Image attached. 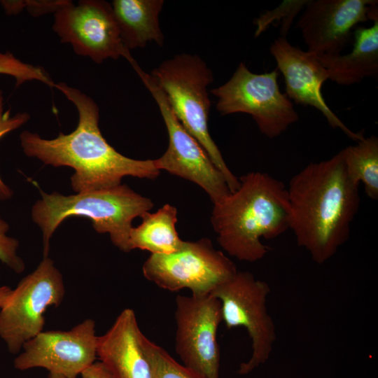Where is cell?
I'll use <instances>...</instances> for the list:
<instances>
[{
	"mask_svg": "<svg viewBox=\"0 0 378 378\" xmlns=\"http://www.w3.org/2000/svg\"><path fill=\"white\" fill-rule=\"evenodd\" d=\"M48 378H66V377L59 374L49 372Z\"/></svg>",
	"mask_w": 378,
	"mask_h": 378,
	"instance_id": "83f0119b",
	"label": "cell"
},
{
	"mask_svg": "<svg viewBox=\"0 0 378 378\" xmlns=\"http://www.w3.org/2000/svg\"><path fill=\"white\" fill-rule=\"evenodd\" d=\"M140 343L150 364L153 378H204L176 362L167 351L151 342L142 332Z\"/></svg>",
	"mask_w": 378,
	"mask_h": 378,
	"instance_id": "44dd1931",
	"label": "cell"
},
{
	"mask_svg": "<svg viewBox=\"0 0 378 378\" xmlns=\"http://www.w3.org/2000/svg\"><path fill=\"white\" fill-rule=\"evenodd\" d=\"M270 285L247 271H237L210 294L219 300L222 321L227 329L244 327L251 341V356L237 373L246 375L270 358L276 340L274 322L268 313Z\"/></svg>",
	"mask_w": 378,
	"mask_h": 378,
	"instance_id": "52a82bcc",
	"label": "cell"
},
{
	"mask_svg": "<svg viewBox=\"0 0 378 378\" xmlns=\"http://www.w3.org/2000/svg\"><path fill=\"white\" fill-rule=\"evenodd\" d=\"M163 4L162 0L113 1V13L128 50L144 48L151 41L163 45L164 36L158 20Z\"/></svg>",
	"mask_w": 378,
	"mask_h": 378,
	"instance_id": "ac0fdd59",
	"label": "cell"
},
{
	"mask_svg": "<svg viewBox=\"0 0 378 378\" xmlns=\"http://www.w3.org/2000/svg\"><path fill=\"white\" fill-rule=\"evenodd\" d=\"M175 350L183 365L204 378H219L217 331L222 322L218 299L209 295L176 298Z\"/></svg>",
	"mask_w": 378,
	"mask_h": 378,
	"instance_id": "7c38bea8",
	"label": "cell"
},
{
	"mask_svg": "<svg viewBox=\"0 0 378 378\" xmlns=\"http://www.w3.org/2000/svg\"><path fill=\"white\" fill-rule=\"evenodd\" d=\"M29 118L30 115L27 113H18L11 116L10 109L4 111L3 92L0 90V139L21 127ZM13 194L12 190L0 177V200H8L12 197Z\"/></svg>",
	"mask_w": 378,
	"mask_h": 378,
	"instance_id": "d4e9b609",
	"label": "cell"
},
{
	"mask_svg": "<svg viewBox=\"0 0 378 378\" xmlns=\"http://www.w3.org/2000/svg\"><path fill=\"white\" fill-rule=\"evenodd\" d=\"M278 76L277 69L255 74L239 63L228 81L211 90L218 98L217 111L221 115L247 113L265 136H279L298 122L299 115L287 95L280 91Z\"/></svg>",
	"mask_w": 378,
	"mask_h": 378,
	"instance_id": "8992f818",
	"label": "cell"
},
{
	"mask_svg": "<svg viewBox=\"0 0 378 378\" xmlns=\"http://www.w3.org/2000/svg\"><path fill=\"white\" fill-rule=\"evenodd\" d=\"M31 209V217L42 231L43 258L48 257L50 238L69 217H85L99 233H108L120 251L129 252L132 220L153 207V202L124 184L72 195L46 193Z\"/></svg>",
	"mask_w": 378,
	"mask_h": 378,
	"instance_id": "277c9868",
	"label": "cell"
},
{
	"mask_svg": "<svg viewBox=\"0 0 378 378\" xmlns=\"http://www.w3.org/2000/svg\"><path fill=\"white\" fill-rule=\"evenodd\" d=\"M378 19L377 1L312 0L300 16L299 29L307 51L317 56L338 55L349 43L353 28Z\"/></svg>",
	"mask_w": 378,
	"mask_h": 378,
	"instance_id": "5bb4252c",
	"label": "cell"
},
{
	"mask_svg": "<svg viewBox=\"0 0 378 378\" xmlns=\"http://www.w3.org/2000/svg\"><path fill=\"white\" fill-rule=\"evenodd\" d=\"M308 1H286L279 7L274 10H268L262 14L256 20L257 29L255 36H258L265 31L269 24L277 19L284 18V23L281 27V31L284 35L288 32L293 19L295 16L304 8Z\"/></svg>",
	"mask_w": 378,
	"mask_h": 378,
	"instance_id": "603a6c76",
	"label": "cell"
},
{
	"mask_svg": "<svg viewBox=\"0 0 378 378\" xmlns=\"http://www.w3.org/2000/svg\"><path fill=\"white\" fill-rule=\"evenodd\" d=\"M277 69L284 78L286 94L298 104L310 106L319 111L332 128L341 130L355 141L364 136L363 132L351 130L328 107L321 93L328 74L318 57L290 44L285 36L274 40L270 48Z\"/></svg>",
	"mask_w": 378,
	"mask_h": 378,
	"instance_id": "9a60e30c",
	"label": "cell"
},
{
	"mask_svg": "<svg viewBox=\"0 0 378 378\" xmlns=\"http://www.w3.org/2000/svg\"><path fill=\"white\" fill-rule=\"evenodd\" d=\"M142 221L131 229L129 237L130 251L139 248L151 254H169L178 251L183 245L176 230L177 209L169 204L155 213L144 214Z\"/></svg>",
	"mask_w": 378,
	"mask_h": 378,
	"instance_id": "d6986e66",
	"label": "cell"
},
{
	"mask_svg": "<svg viewBox=\"0 0 378 378\" xmlns=\"http://www.w3.org/2000/svg\"><path fill=\"white\" fill-rule=\"evenodd\" d=\"M52 29L61 42L96 63L120 56L130 64L135 61L122 41L111 4L105 1L81 0L74 6L64 0L55 11Z\"/></svg>",
	"mask_w": 378,
	"mask_h": 378,
	"instance_id": "8fae6325",
	"label": "cell"
},
{
	"mask_svg": "<svg viewBox=\"0 0 378 378\" xmlns=\"http://www.w3.org/2000/svg\"><path fill=\"white\" fill-rule=\"evenodd\" d=\"M76 107L78 123L70 134L59 133L45 139L27 130L20 135L26 155L36 158L46 164L70 167L73 190L78 192L111 188L121 184L126 176L154 179L160 170L154 160H139L118 153L102 136L99 127V107L94 101L65 83H55Z\"/></svg>",
	"mask_w": 378,
	"mask_h": 378,
	"instance_id": "7a4b0ae2",
	"label": "cell"
},
{
	"mask_svg": "<svg viewBox=\"0 0 378 378\" xmlns=\"http://www.w3.org/2000/svg\"><path fill=\"white\" fill-rule=\"evenodd\" d=\"M354 39L349 53L318 56L328 79L339 85H351L378 74V19L370 27H357Z\"/></svg>",
	"mask_w": 378,
	"mask_h": 378,
	"instance_id": "e0dca14e",
	"label": "cell"
},
{
	"mask_svg": "<svg viewBox=\"0 0 378 378\" xmlns=\"http://www.w3.org/2000/svg\"><path fill=\"white\" fill-rule=\"evenodd\" d=\"M133 68L156 102L169 135L167 150L154 160L157 169L197 184L208 194L213 204L226 197L231 192L225 176L200 143L178 121L155 80L138 64Z\"/></svg>",
	"mask_w": 378,
	"mask_h": 378,
	"instance_id": "30bf717a",
	"label": "cell"
},
{
	"mask_svg": "<svg viewBox=\"0 0 378 378\" xmlns=\"http://www.w3.org/2000/svg\"><path fill=\"white\" fill-rule=\"evenodd\" d=\"M141 333L134 310L126 308L98 336L97 356L114 378H153L140 343Z\"/></svg>",
	"mask_w": 378,
	"mask_h": 378,
	"instance_id": "2e32d148",
	"label": "cell"
},
{
	"mask_svg": "<svg viewBox=\"0 0 378 378\" xmlns=\"http://www.w3.org/2000/svg\"><path fill=\"white\" fill-rule=\"evenodd\" d=\"M345 167L349 177L362 183L368 197L378 199V138L363 137L356 144L342 149Z\"/></svg>",
	"mask_w": 378,
	"mask_h": 378,
	"instance_id": "ffe728a7",
	"label": "cell"
},
{
	"mask_svg": "<svg viewBox=\"0 0 378 378\" xmlns=\"http://www.w3.org/2000/svg\"><path fill=\"white\" fill-rule=\"evenodd\" d=\"M9 230L8 223L0 217V261L17 274L25 269L23 260L18 255L19 241L6 235Z\"/></svg>",
	"mask_w": 378,
	"mask_h": 378,
	"instance_id": "cb8c5ba5",
	"label": "cell"
},
{
	"mask_svg": "<svg viewBox=\"0 0 378 378\" xmlns=\"http://www.w3.org/2000/svg\"><path fill=\"white\" fill-rule=\"evenodd\" d=\"M237 272L234 262L208 238L184 241L172 253L151 254L142 267L144 277L160 288L172 292L188 288L198 296L209 295Z\"/></svg>",
	"mask_w": 378,
	"mask_h": 378,
	"instance_id": "9c48e42d",
	"label": "cell"
},
{
	"mask_svg": "<svg viewBox=\"0 0 378 378\" xmlns=\"http://www.w3.org/2000/svg\"><path fill=\"white\" fill-rule=\"evenodd\" d=\"M97 337L92 318L69 330L42 331L23 344L13 366L21 371L42 368L66 378H77L95 362Z\"/></svg>",
	"mask_w": 378,
	"mask_h": 378,
	"instance_id": "4fadbf2b",
	"label": "cell"
},
{
	"mask_svg": "<svg viewBox=\"0 0 378 378\" xmlns=\"http://www.w3.org/2000/svg\"><path fill=\"white\" fill-rule=\"evenodd\" d=\"M287 192L297 244L325 263L349 239L360 206L359 185L347 174L343 150L307 164L291 178Z\"/></svg>",
	"mask_w": 378,
	"mask_h": 378,
	"instance_id": "6da1fadb",
	"label": "cell"
},
{
	"mask_svg": "<svg viewBox=\"0 0 378 378\" xmlns=\"http://www.w3.org/2000/svg\"><path fill=\"white\" fill-rule=\"evenodd\" d=\"M64 295L61 272L52 259L43 258L0 309V337L10 354L19 353L26 342L43 331L46 309L58 307Z\"/></svg>",
	"mask_w": 378,
	"mask_h": 378,
	"instance_id": "ba28073f",
	"label": "cell"
},
{
	"mask_svg": "<svg viewBox=\"0 0 378 378\" xmlns=\"http://www.w3.org/2000/svg\"><path fill=\"white\" fill-rule=\"evenodd\" d=\"M12 290L13 289L8 286H0V309L5 305L12 293Z\"/></svg>",
	"mask_w": 378,
	"mask_h": 378,
	"instance_id": "4316f807",
	"label": "cell"
},
{
	"mask_svg": "<svg viewBox=\"0 0 378 378\" xmlns=\"http://www.w3.org/2000/svg\"><path fill=\"white\" fill-rule=\"evenodd\" d=\"M0 74L14 77L16 86L33 80L42 82L50 88L55 86L54 82L45 69L24 63L9 52H0Z\"/></svg>",
	"mask_w": 378,
	"mask_h": 378,
	"instance_id": "7402d4cb",
	"label": "cell"
},
{
	"mask_svg": "<svg viewBox=\"0 0 378 378\" xmlns=\"http://www.w3.org/2000/svg\"><path fill=\"white\" fill-rule=\"evenodd\" d=\"M82 378H114L101 361L94 362L80 374Z\"/></svg>",
	"mask_w": 378,
	"mask_h": 378,
	"instance_id": "484cf974",
	"label": "cell"
},
{
	"mask_svg": "<svg viewBox=\"0 0 378 378\" xmlns=\"http://www.w3.org/2000/svg\"><path fill=\"white\" fill-rule=\"evenodd\" d=\"M150 75L178 121L223 174L230 192L237 190L239 178L228 168L208 129L211 102L207 87L214 80L211 70L197 55L181 53L162 62Z\"/></svg>",
	"mask_w": 378,
	"mask_h": 378,
	"instance_id": "5b68a950",
	"label": "cell"
},
{
	"mask_svg": "<svg viewBox=\"0 0 378 378\" xmlns=\"http://www.w3.org/2000/svg\"><path fill=\"white\" fill-rule=\"evenodd\" d=\"M239 181L237 190L214 204L211 223L226 253L254 262L270 251L262 238L272 239L289 229L287 188L261 172H249Z\"/></svg>",
	"mask_w": 378,
	"mask_h": 378,
	"instance_id": "3957f363",
	"label": "cell"
}]
</instances>
